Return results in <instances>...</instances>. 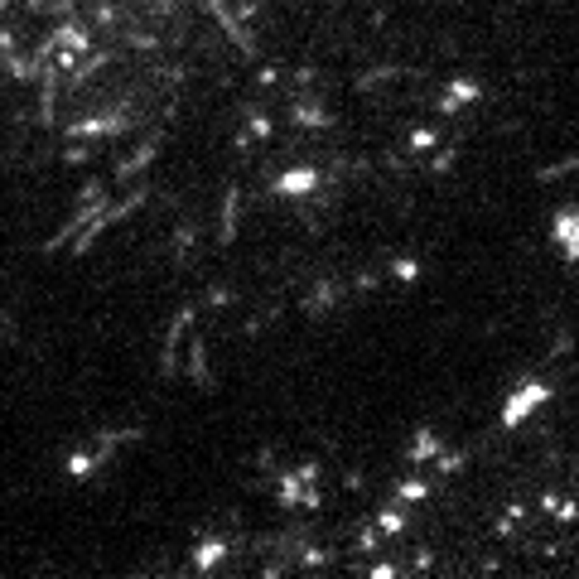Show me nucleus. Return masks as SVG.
<instances>
[{"label": "nucleus", "mask_w": 579, "mask_h": 579, "mask_svg": "<svg viewBox=\"0 0 579 579\" xmlns=\"http://www.w3.org/2000/svg\"><path fill=\"white\" fill-rule=\"evenodd\" d=\"M73 25L116 34L126 44H160L189 34L203 15H218L222 0H58Z\"/></svg>", "instance_id": "nucleus-1"}]
</instances>
